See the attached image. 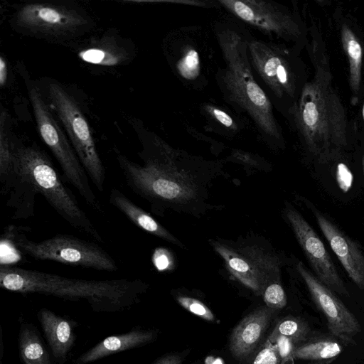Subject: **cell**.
I'll return each mask as SVG.
<instances>
[{"instance_id": "d590c367", "label": "cell", "mask_w": 364, "mask_h": 364, "mask_svg": "<svg viewBox=\"0 0 364 364\" xmlns=\"http://www.w3.org/2000/svg\"><path fill=\"white\" fill-rule=\"evenodd\" d=\"M362 116H363V122H364V104H363V109H362Z\"/></svg>"}, {"instance_id": "603a6c76", "label": "cell", "mask_w": 364, "mask_h": 364, "mask_svg": "<svg viewBox=\"0 0 364 364\" xmlns=\"http://www.w3.org/2000/svg\"><path fill=\"white\" fill-rule=\"evenodd\" d=\"M343 350V346L332 339L311 341L296 346L291 357L298 360H321L336 357Z\"/></svg>"}, {"instance_id": "5bb4252c", "label": "cell", "mask_w": 364, "mask_h": 364, "mask_svg": "<svg viewBox=\"0 0 364 364\" xmlns=\"http://www.w3.org/2000/svg\"><path fill=\"white\" fill-rule=\"evenodd\" d=\"M314 215L322 233L349 277L364 290V254L359 245L321 212L316 210Z\"/></svg>"}, {"instance_id": "4fadbf2b", "label": "cell", "mask_w": 364, "mask_h": 364, "mask_svg": "<svg viewBox=\"0 0 364 364\" xmlns=\"http://www.w3.org/2000/svg\"><path fill=\"white\" fill-rule=\"evenodd\" d=\"M311 298L323 314L331 333L344 341H351L360 331V325L354 314L343 304L331 289L320 282L304 265L297 264Z\"/></svg>"}, {"instance_id": "8fae6325", "label": "cell", "mask_w": 364, "mask_h": 364, "mask_svg": "<svg viewBox=\"0 0 364 364\" xmlns=\"http://www.w3.org/2000/svg\"><path fill=\"white\" fill-rule=\"evenodd\" d=\"M233 16L271 40L296 41L301 29L288 9L272 0H218Z\"/></svg>"}, {"instance_id": "ac0fdd59", "label": "cell", "mask_w": 364, "mask_h": 364, "mask_svg": "<svg viewBox=\"0 0 364 364\" xmlns=\"http://www.w3.org/2000/svg\"><path fill=\"white\" fill-rule=\"evenodd\" d=\"M154 336L153 331L146 330H134L109 336L83 353L74 364H86L117 352L138 347L151 342Z\"/></svg>"}, {"instance_id": "d6a6232c", "label": "cell", "mask_w": 364, "mask_h": 364, "mask_svg": "<svg viewBox=\"0 0 364 364\" xmlns=\"http://www.w3.org/2000/svg\"><path fill=\"white\" fill-rule=\"evenodd\" d=\"M154 265L159 270L166 269L170 264V259L166 250L158 249L153 256Z\"/></svg>"}, {"instance_id": "7c38bea8", "label": "cell", "mask_w": 364, "mask_h": 364, "mask_svg": "<svg viewBox=\"0 0 364 364\" xmlns=\"http://www.w3.org/2000/svg\"><path fill=\"white\" fill-rule=\"evenodd\" d=\"M286 215L318 279L333 291L348 296L349 293L342 279L314 230L295 209L287 208Z\"/></svg>"}, {"instance_id": "7402d4cb", "label": "cell", "mask_w": 364, "mask_h": 364, "mask_svg": "<svg viewBox=\"0 0 364 364\" xmlns=\"http://www.w3.org/2000/svg\"><path fill=\"white\" fill-rule=\"evenodd\" d=\"M341 42L349 62L350 85L357 93L361 80L363 49L354 33L346 25L341 28Z\"/></svg>"}, {"instance_id": "ba28073f", "label": "cell", "mask_w": 364, "mask_h": 364, "mask_svg": "<svg viewBox=\"0 0 364 364\" xmlns=\"http://www.w3.org/2000/svg\"><path fill=\"white\" fill-rule=\"evenodd\" d=\"M18 32L53 42L73 40L90 30L93 22L79 7L51 2L21 6L11 20Z\"/></svg>"}, {"instance_id": "9a60e30c", "label": "cell", "mask_w": 364, "mask_h": 364, "mask_svg": "<svg viewBox=\"0 0 364 364\" xmlns=\"http://www.w3.org/2000/svg\"><path fill=\"white\" fill-rule=\"evenodd\" d=\"M272 313L268 306H261L244 317L234 328L229 348L236 360H244L252 354L263 336Z\"/></svg>"}, {"instance_id": "d4e9b609", "label": "cell", "mask_w": 364, "mask_h": 364, "mask_svg": "<svg viewBox=\"0 0 364 364\" xmlns=\"http://www.w3.org/2000/svg\"><path fill=\"white\" fill-rule=\"evenodd\" d=\"M309 331V327L304 320L289 316L278 321L267 341L272 343L277 338L285 337L297 346L306 341Z\"/></svg>"}, {"instance_id": "83f0119b", "label": "cell", "mask_w": 364, "mask_h": 364, "mask_svg": "<svg viewBox=\"0 0 364 364\" xmlns=\"http://www.w3.org/2000/svg\"><path fill=\"white\" fill-rule=\"evenodd\" d=\"M178 302L191 313L208 321H214L215 316L210 309L200 301L188 296L177 297Z\"/></svg>"}, {"instance_id": "30bf717a", "label": "cell", "mask_w": 364, "mask_h": 364, "mask_svg": "<svg viewBox=\"0 0 364 364\" xmlns=\"http://www.w3.org/2000/svg\"><path fill=\"white\" fill-rule=\"evenodd\" d=\"M248 53L255 77L263 88L265 87L267 94H270L272 104L277 103L282 109V105L287 103L289 109L296 102L297 92V76L291 51L284 45L250 34Z\"/></svg>"}, {"instance_id": "6da1fadb", "label": "cell", "mask_w": 364, "mask_h": 364, "mask_svg": "<svg viewBox=\"0 0 364 364\" xmlns=\"http://www.w3.org/2000/svg\"><path fill=\"white\" fill-rule=\"evenodd\" d=\"M214 31L223 60L215 79L224 100L252 121L265 141L270 144L282 142V132L273 104L256 79L250 61L251 33L244 24L232 21L217 23Z\"/></svg>"}, {"instance_id": "ffe728a7", "label": "cell", "mask_w": 364, "mask_h": 364, "mask_svg": "<svg viewBox=\"0 0 364 364\" xmlns=\"http://www.w3.org/2000/svg\"><path fill=\"white\" fill-rule=\"evenodd\" d=\"M216 251L224 258L230 272L245 285L256 292L262 289V274L259 272V260H250V255L246 256L219 243L214 242Z\"/></svg>"}, {"instance_id": "f1b7e54d", "label": "cell", "mask_w": 364, "mask_h": 364, "mask_svg": "<svg viewBox=\"0 0 364 364\" xmlns=\"http://www.w3.org/2000/svg\"><path fill=\"white\" fill-rule=\"evenodd\" d=\"M264 300L272 309L284 308L287 304V296L282 287L278 283L269 284L264 291Z\"/></svg>"}, {"instance_id": "4316f807", "label": "cell", "mask_w": 364, "mask_h": 364, "mask_svg": "<svg viewBox=\"0 0 364 364\" xmlns=\"http://www.w3.org/2000/svg\"><path fill=\"white\" fill-rule=\"evenodd\" d=\"M203 113L213 124L228 133L237 134L242 129V124L224 109L211 103L202 105Z\"/></svg>"}, {"instance_id": "836d02e7", "label": "cell", "mask_w": 364, "mask_h": 364, "mask_svg": "<svg viewBox=\"0 0 364 364\" xmlns=\"http://www.w3.org/2000/svg\"><path fill=\"white\" fill-rule=\"evenodd\" d=\"M8 80V66L6 59L0 56V85L4 87Z\"/></svg>"}, {"instance_id": "484cf974", "label": "cell", "mask_w": 364, "mask_h": 364, "mask_svg": "<svg viewBox=\"0 0 364 364\" xmlns=\"http://www.w3.org/2000/svg\"><path fill=\"white\" fill-rule=\"evenodd\" d=\"M107 43L100 41L97 46L82 50L79 56L85 62L103 65H115L124 60L119 57V52H114V48L111 46L107 47Z\"/></svg>"}, {"instance_id": "3957f363", "label": "cell", "mask_w": 364, "mask_h": 364, "mask_svg": "<svg viewBox=\"0 0 364 364\" xmlns=\"http://www.w3.org/2000/svg\"><path fill=\"white\" fill-rule=\"evenodd\" d=\"M314 78L287 111L308 150L325 160L347 144V117L326 65L317 61Z\"/></svg>"}, {"instance_id": "8992f818", "label": "cell", "mask_w": 364, "mask_h": 364, "mask_svg": "<svg viewBox=\"0 0 364 364\" xmlns=\"http://www.w3.org/2000/svg\"><path fill=\"white\" fill-rule=\"evenodd\" d=\"M8 237L22 254L36 260L114 272L119 266L115 259L98 244L73 235L57 234L36 242L10 227Z\"/></svg>"}, {"instance_id": "44dd1931", "label": "cell", "mask_w": 364, "mask_h": 364, "mask_svg": "<svg viewBox=\"0 0 364 364\" xmlns=\"http://www.w3.org/2000/svg\"><path fill=\"white\" fill-rule=\"evenodd\" d=\"M6 114L1 109L0 115V186L1 193L6 196L17 180L14 159V142L9 134Z\"/></svg>"}, {"instance_id": "8d00e7d4", "label": "cell", "mask_w": 364, "mask_h": 364, "mask_svg": "<svg viewBox=\"0 0 364 364\" xmlns=\"http://www.w3.org/2000/svg\"><path fill=\"white\" fill-rule=\"evenodd\" d=\"M363 173H364V157H363Z\"/></svg>"}, {"instance_id": "9c48e42d", "label": "cell", "mask_w": 364, "mask_h": 364, "mask_svg": "<svg viewBox=\"0 0 364 364\" xmlns=\"http://www.w3.org/2000/svg\"><path fill=\"white\" fill-rule=\"evenodd\" d=\"M48 100L64 127L88 177L100 192L105 190V168L89 124L75 98L58 82L46 86Z\"/></svg>"}, {"instance_id": "2e32d148", "label": "cell", "mask_w": 364, "mask_h": 364, "mask_svg": "<svg viewBox=\"0 0 364 364\" xmlns=\"http://www.w3.org/2000/svg\"><path fill=\"white\" fill-rule=\"evenodd\" d=\"M171 59L175 73L189 85H203L204 73L201 49L188 36L176 37L172 45Z\"/></svg>"}, {"instance_id": "7a4b0ae2", "label": "cell", "mask_w": 364, "mask_h": 364, "mask_svg": "<svg viewBox=\"0 0 364 364\" xmlns=\"http://www.w3.org/2000/svg\"><path fill=\"white\" fill-rule=\"evenodd\" d=\"M0 287L21 294L85 300L95 311L116 312L136 304L146 284L136 279H82L1 264Z\"/></svg>"}, {"instance_id": "1f68e13d", "label": "cell", "mask_w": 364, "mask_h": 364, "mask_svg": "<svg viewBox=\"0 0 364 364\" xmlns=\"http://www.w3.org/2000/svg\"><path fill=\"white\" fill-rule=\"evenodd\" d=\"M337 176L341 188L344 191L348 190L350 187L351 183L347 181L346 178H347L352 179V175L345 164H338Z\"/></svg>"}, {"instance_id": "f546056e", "label": "cell", "mask_w": 364, "mask_h": 364, "mask_svg": "<svg viewBox=\"0 0 364 364\" xmlns=\"http://www.w3.org/2000/svg\"><path fill=\"white\" fill-rule=\"evenodd\" d=\"M281 359L277 346L267 341L251 364H280Z\"/></svg>"}, {"instance_id": "4dcf8cb0", "label": "cell", "mask_w": 364, "mask_h": 364, "mask_svg": "<svg viewBox=\"0 0 364 364\" xmlns=\"http://www.w3.org/2000/svg\"><path fill=\"white\" fill-rule=\"evenodd\" d=\"M272 344L277 346L282 358L291 356L293 350L296 346L290 339L285 337L277 338Z\"/></svg>"}, {"instance_id": "277c9868", "label": "cell", "mask_w": 364, "mask_h": 364, "mask_svg": "<svg viewBox=\"0 0 364 364\" xmlns=\"http://www.w3.org/2000/svg\"><path fill=\"white\" fill-rule=\"evenodd\" d=\"M14 159L20 176L42 195L73 228L99 242L105 240L94 223L63 183L48 154L36 144H14Z\"/></svg>"}, {"instance_id": "cb8c5ba5", "label": "cell", "mask_w": 364, "mask_h": 364, "mask_svg": "<svg viewBox=\"0 0 364 364\" xmlns=\"http://www.w3.org/2000/svg\"><path fill=\"white\" fill-rule=\"evenodd\" d=\"M19 348L24 364H52L40 338L28 326L21 329Z\"/></svg>"}, {"instance_id": "52a82bcc", "label": "cell", "mask_w": 364, "mask_h": 364, "mask_svg": "<svg viewBox=\"0 0 364 364\" xmlns=\"http://www.w3.org/2000/svg\"><path fill=\"white\" fill-rule=\"evenodd\" d=\"M29 97L40 136L57 159L64 178L90 208L100 214L105 213L104 207L94 193L84 167L39 89L32 86L29 89Z\"/></svg>"}, {"instance_id": "e0dca14e", "label": "cell", "mask_w": 364, "mask_h": 364, "mask_svg": "<svg viewBox=\"0 0 364 364\" xmlns=\"http://www.w3.org/2000/svg\"><path fill=\"white\" fill-rule=\"evenodd\" d=\"M39 320L56 360L63 364L75 341V335L68 321L53 312L43 309Z\"/></svg>"}, {"instance_id": "e575fe53", "label": "cell", "mask_w": 364, "mask_h": 364, "mask_svg": "<svg viewBox=\"0 0 364 364\" xmlns=\"http://www.w3.org/2000/svg\"><path fill=\"white\" fill-rule=\"evenodd\" d=\"M155 364H181V358L176 355H170L159 359Z\"/></svg>"}, {"instance_id": "5b68a950", "label": "cell", "mask_w": 364, "mask_h": 364, "mask_svg": "<svg viewBox=\"0 0 364 364\" xmlns=\"http://www.w3.org/2000/svg\"><path fill=\"white\" fill-rule=\"evenodd\" d=\"M143 149L139 154L144 162L136 163L117 152V162L128 187L140 197L149 201L153 207L188 196L190 187L168 161V149L157 136L142 141Z\"/></svg>"}, {"instance_id": "d6986e66", "label": "cell", "mask_w": 364, "mask_h": 364, "mask_svg": "<svg viewBox=\"0 0 364 364\" xmlns=\"http://www.w3.org/2000/svg\"><path fill=\"white\" fill-rule=\"evenodd\" d=\"M109 203L140 229L153 235L176 243V238L168 230L149 213L134 203L119 189L116 188L111 189Z\"/></svg>"}]
</instances>
